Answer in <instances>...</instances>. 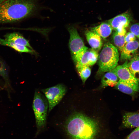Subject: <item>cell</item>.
I'll return each mask as SVG.
<instances>
[{
    "label": "cell",
    "mask_w": 139,
    "mask_h": 139,
    "mask_svg": "<svg viewBox=\"0 0 139 139\" xmlns=\"http://www.w3.org/2000/svg\"><path fill=\"white\" fill-rule=\"evenodd\" d=\"M68 139H99L101 131L96 120L82 114L76 113L70 117L64 125Z\"/></svg>",
    "instance_id": "cell-1"
},
{
    "label": "cell",
    "mask_w": 139,
    "mask_h": 139,
    "mask_svg": "<svg viewBox=\"0 0 139 139\" xmlns=\"http://www.w3.org/2000/svg\"><path fill=\"white\" fill-rule=\"evenodd\" d=\"M39 0H7L0 4V23H12L37 15Z\"/></svg>",
    "instance_id": "cell-2"
},
{
    "label": "cell",
    "mask_w": 139,
    "mask_h": 139,
    "mask_svg": "<svg viewBox=\"0 0 139 139\" xmlns=\"http://www.w3.org/2000/svg\"><path fill=\"white\" fill-rule=\"evenodd\" d=\"M98 74L111 71L117 66L119 60L117 48L110 42L104 45L98 58Z\"/></svg>",
    "instance_id": "cell-3"
},
{
    "label": "cell",
    "mask_w": 139,
    "mask_h": 139,
    "mask_svg": "<svg viewBox=\"0 0 139 139\" xmlns=\"http://www.w3.org/2000/svg\"><path fill=\"white\" fill-rule=\"evenodd\" d=\"M48 103L46 98L39 91H36L33 104L37 128V135L45 127L46 122Z\"/></svg>",
    "instance_id": "cell-4"
},
{
    "label": "cell",
    "mask_w": 139,
    "mask_h": 139,
    "mask_svg": "<svg viewBox=\"0 0 139 139\" xmlns=\"http://www.w3.org/2000/svg\"><path fill=\"white\" fill-rule=\"evenodd\" d=\"M68 29L70 34L69 48L72 58L76 63L80 60L88 48L85 45L76 28L70 26Z\"/></svg>",
    "instance_id": "cell-5"
},
{
    "label": "cell",
    "mask_w": 139,
    "mask_h": 139,
    "mask_svg": "<svg viewBox=\"0 0 139 139\" xmlns=\"http://www.w3.org/2000/svg\"><path fill=\"white\" fill-rule=\"evenodd\" d=\"M65 86L62 84L42 89L48 103V111L50 112L62 100L66 91Z\"/></svg>",
    "instance_id": "cell-6"
},
{
    "label": "cell",
    "mask_w": 139,
    "mask_h": 139,
    "mask_svg": "<svg viewBox=\"0 0 139 139\" xmlns=\"http://www.w3.org/2000/svg\"><path fill=\"white\" fill-rule=\"evenodd\" d=\"M128 62L126 61L123 64L117 66L111 71L116 74L119 80L134 86H139L138 83L128 68Z\"/></svg>",
    "instance_id": "cell-7"
},
{
    "label": "cell",
    "mask_w": 139,
    "mask_h": 139,
    "mask_svg": "<svg viewBox=\"0 0 139 139\" xmlns=\"http://www.w3.org/2000/svg\"><path fill=\"white\" fill-rule=\"evenodd\" d=\"M131 20L130 14L125 12L118 15L110 19L108 23L115 30L125 28L129 25Z\"/></svg>",
    "instance_id": "cell-8"
},
{
    "label": "cell",
    "mask_w": 139,
    "mask_h": 139,
    "mask_svg": "<svg viewBox=\"0 0 139 139\" xmlns=\"http://www.w3.org/2000/svg\"><path fill=\"white\" fill-rule=\"evenodd\" d=\"M98 54L97 51L92 48L88 49L80 60L75 63L76 68L85 66L93 65L98 59Z\"/></svg>",
    "instance_id": "cell-9"
},
{
    "label": "cell",
    "mask_w": 139,
    "mask_h": 139,
    "mask_svg": "<svg viewBox=\"0 0 139 139\" xmlns=\"http://www.w3.org/2000/svg\"><path fill=\"white\" fill-rule=\"evenodd\" d=\"M139 45V42L136 40L126 43L120 51V60L124 61L131 59L136 52Z\"/></svg>",
    "instance_id": "cell-10"
},
{
    "label": "cell",
    "mask_w": 139,
    "mask_h": 139,
    "mask_svg": "<svg viewBox=\"0 0 139 139\" xmlns=\"http://www.w3.org/2000/svg\"><path fill=\"white\" fill-rule=\"evenodd\" d=\"M122 124L124 127L127 128L139 126V113L136 112L125 113L123 117Z\"/></svg>",
    "instance_id": "cell-11"
},
{
    "label": "cell",
    "mask_w": 139,
    "mask_h": 139,
    "mask_svg": "<svg viewBox=\"0 0 139 139\" xmlns=\"http://www.w3.org/2000/svg\"><path fill=\"white\" fill-rule=\"evenodd\" d=\"M85 34L91 48L96 51L100 49L102 46L101 37L96 33L90 30L86 31Z\"/></svg>",
    "instance_id": "cell-12"
},
{
    "label": "cell",
    "mask_w": 139,
    "mask_h": 139,
    "mask_svg": "<svg viewBox=\"0 0 139 139\" xmlns=\"http://www.w3.org/2000/svg\"><path fill=\"white\" fill-rule=\"evenodd\" d=\"M4 38L7 41L25 46L33 50L29 41L19 33L13 32L8 33L4 36Z\"/></svg>",
    "instance_id": "cell-13"
},
{
    "label": "cell",
    "mask_w": 139,
    "mask_h": 139,
    "mask_svg": "<svg viewBox=\"0 0 139 139\" xmlns=\"http://www.w3.org/2000/svg\"><path fill=\"white\" fill-rule=\"evenodd\" d=\"M112 36V40L115 47L120 51L125 44V36L126 33L125 29L115 31Z\"/></svg>",
    "instance_id": "cell-14"
},
{
    "label": "cell",
    "mask_w": 139,
    "mask_h": 139,
    "mask_svg": "<svg viewBox=\"0 0 139 139\" xmlns=\"http://www.w3.org/2000/svg\"><path fill=\"white\" fill-rule=\"evenodd\" d=\"M112 30V27L108 23L103 22L92 28L91 31L97 34L102 38L105 39L110 35Z\"/></svg>",
    "instance_id": "cell-15"
},
{
    "label": "cell",
    "mask_w": 139,
    "mask_h": 139,
    "mask_svg": "<svg viewBox=\"0 0 139 139\" xmlns=\"http://www.w3.org/2000/svg\"><path fill=\"white\" fill-rule=\"evenodd\" d=\"M128 68L133 76L139 83V54L137 52L127 64Z\"/></svg>",
    "instance_id": "cell-16"
},
{
    "label": "cell",
    "mask_w": 139,
    "mask_h": 139,
    "mask_svg": "<svg viewBox=\"0 0 139 139\" xmlns=\"http://www.w3.org/2000/svg\"><path fill=\"white\" fill-rule=\"evenodd\" d=\"M115 87L121 92L131 95L139 92V86H134L119 80Z\"/></svg>",
    "instance_id": "cell-17"
},
{
    "label": "cell",
    "mask_w": 139,
    "mask_h": 139,
    "mask_svg": "<svg viewBox=\"0 0 139 139\" xmlns=\"http://www.w3.org/2000/svg\"><path fill=\"white\" fill-rule=\"evenodd\" d=\"M119 79L116 74L112 71L107 72L103 75L101 81L102 88L107 86H115Z\"/></svg>",
    "instance_id": "cell-18"
},
{
    "label": "cell",
    "mask_w": 139,
    "mask_h": 139,
    "mask_svg": "<svg viewBox=\"0 0 139 139\" xmlns=\"http://www.w3.org/2000/svg\"><path fill=\"white\" fill-rule=\"evenodd\" d=\"M0 45L11 47L20 53H33V50L25 46L20 45L0 38Z\"/></svg>",
    "instance_id": "cell-19"
},
{
    "label": "cell",
    "mask_w": 139,
    "mask_h": 139,
    "mask_svg": "<svg viewBox=\"0 0 139 139\" xmlns=\"http://www.w3.org/2000/svg\"><path fill=\"white\" fill-rule=\"evenodd\" d=\"M83 83H84L91 74V70L89 66H83L76 68Z\"/></svg>",
    "instance_id": "cell-20"
},
{
    "label": "cell",
    "mask_w": 139,
    "mask_h": 139,
    "mask_svg": "<svg viewBox=\"0 0 139 139\" xmlns=\"http://www.w3.org/2000/svg\"><path fill=\"white\" fill-rule=\"evenodd\" d=\"M129 30L136 37L139 38V22L132 24L129 28Z\"/></svg>",
    "instance_id": "cell-21"
},
{
    "label": "cell",
    "mask_w": 139,
    "mask_h": 139,
    "mask_svg": "<svg viewBox=\"0 0 139 139\" xmlns=\"http://www.w3.org/2000/svg\"><path fill=\"white\" fill-rule=\"evenodd\" d=\"M125 139H139V126L136 128Z\"/></svg>",
    "instance_id": "cell-22"
},
{
    "label": "cell",
    "mask_w": 139,
    "mask_h": 139,
    "mask_svg": "<svg viewBox=\"0 0 139 139\" xmlns=\"http://www.w3.org/2000/svg\"><path fill=\"white\" fill-rule=\"evenodd\" d=\"M136 36L133 33L130 32L126 33L125 36V44L135 40Z\"/></svg>",
    "instance_id": "cell-23"
},
{
    "label": "cell",
    "mask_w": 139,
    "mask_h": 139,
    "mask_svg": "<svg viewBox=\"0 0 139 139\" xmlns=\"http://www.w3.org/2000/svg\"><path fill=\"white\" fill-rule=\"evenodd\" d=\"M0 74L4 77L7 75L6 69L3 63L0 59Z\"/></svg>",
    "instance_id": "cell-24"
},
{
    "label": "cell",
    "mask_w": 139,
    "mask_h": 139,
    "mask_svg": "<svg viewBox=\"0 0 139 139\" xmlns=\"http://www.w3.org/2000/svg\"><path fill=\"white\" fill-rule=\"evenodd\" d=\"M7 0H0V4Z\"/></svg>",
    "instance_id": "cell-25"
},
{
    "label": "cell",
    "mask_w": 139,
    "mask_h": 139,
    "mask_svg": "<svg viewBox=\"0 0 139 139\" xmlns=\"http://www.w3.org/2000/svg\"></svg>",
    "instance_id": "cell-26"
}]
</instances>
